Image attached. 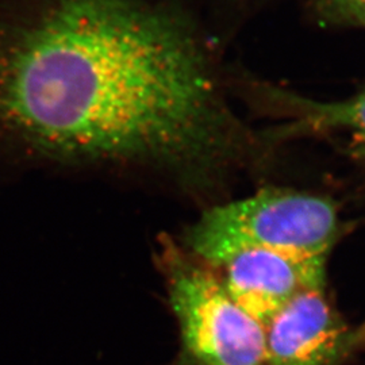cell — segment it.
Listing matches in <instances>:
<instances>
[{"mask_svg": "<svg viewBox=\"0 0 365 365\" xmlns=\"http://www.w3.org/2000/svg\"><path fill=\"white\" fill-rule=\"evenodd\" d=\"M178 0H0V180L78 176L194 200L261 148Z\"/></svg>", "mask_w": 365, "mask_h": 365, "instance_id": "6da1fadb", "label": "cell"}, {"mask_svg": "<svg viewBox=\"0 0 365 365\" xmlns=\"http://www.w3.org/2000/svg\"><path fill=\"white\" fill-rule=\"evenodd\" d=\"M339 233V210L330 199L264 188L242 199L210 205L179 242L214 268L247 249H284L329 257Z\"/></svg>", "mask_w": 365, "mask_h": 365, "instance_id": "7a4b0ae2", "label": "cell"}, {"mask_svg": "<svg viewBox=\"0 0 365 365\" xmlns=\"http://www.w3.org/2000/svg\"><path fill=\"white\" fill-rule=\"evenodd\" d=\"M156 265L179 330L178 365H267L265 331L241 309L221 277L170 235Z\"/></svg>", "mask_w": 365, "mask_h": 365, "instance_id": "3957f363", "label": "cell"}, {"mask_svg": "<svg viewBox=\"0 0 365 365\" xmlns=\"http://www.w3.org/2000/svg\"><path fill=\"white\" fill-rule=\"evenodd\" d=\"M264 331L267 365H345L365 351V322L349 324L325 287L289 300Z\"/></svg>", "mask_w": 365, "mask_h": 365, "instance_id": "277c9868", "label": "cell"}, {"mask_svg": "<svg viewBox=\"0 0 365 365\" xmlns=\"http://www.w3.org/2000/svg\"><path fill=\"white\" fill-rule=\"evenodd\" d=\"M327 256L256 248L235 253L214 269L237 304L264 327L297 295L327 287Z\"/></svg>", "mask_w": 365, "mask_h": 365, "instance_id": "5b68a950", "label": "cell"}, {"mask_svg": "<svg viewBox=\"0 0 365 365\" xmlns=\"http://www.w3.org/2000/svg\"><path fill=\"white\" fill-rule=\"evenodd\" d=\"M257 95L261 103L288 118L287 123L265 135L268 144L321 131H342L351 135L353 145L365 156V87L339 102H317L265 86L257 90Z\"/></svg>", "mask_w": 365, "mask_h": 365, "instance_id": "8992f818", "label": "cell"}, {"mask_svg": "<svg viewBox=\"0 0 365 365\" xmlns=\"http://www.w3.org/2000/svg\"><path fill=\"white\" fill-rule=\"evenodd\" d=\"M315 9L329 24L365 27V0H315Z\"/></svg>", "mask_w": 365, "mask_h": 365, "instance_id": "52a82bcc", "label": "cell"}]
</instances>
